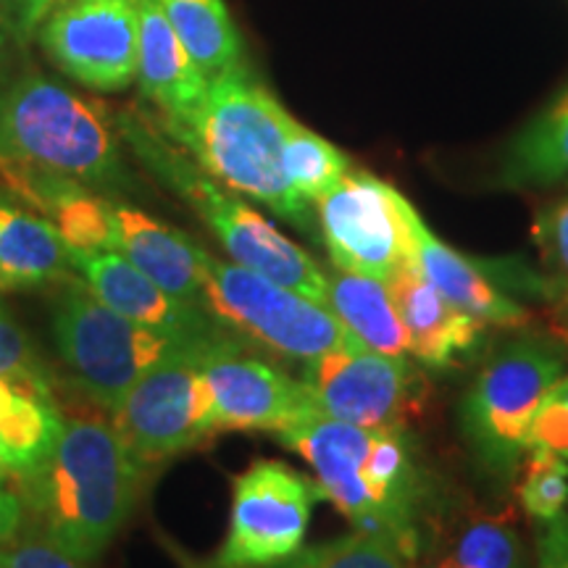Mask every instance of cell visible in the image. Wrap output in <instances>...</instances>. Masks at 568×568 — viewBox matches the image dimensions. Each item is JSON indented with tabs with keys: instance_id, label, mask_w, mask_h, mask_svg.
<instances>
[{
	"instance_id": "obj_1",
	"label": "cell",
	"mask_w": 568,
	"mask_h": 568,
	"mask_svg": "<svg viewBox=\"0 0 568 568\" xmlns=\"http://www.w3.org/2000/svg\"><path fill=\"white\" fill-rule=\"evenodd\" d=\"M155 124L219 184L311 230V203L284 174V140L293 116L245 63L211 77L193 109L159 116Z\"/></svg>"
},
{
	"instance_id": "obj_2",
	"label": "cell",
	"mask_w": 568,
	"mask_h": 568,
	"mask_svg": "<svg viewBox=\"0 0 568 568\" xmlns=\"http://www.w3.org/2000/svg\"><path fill=\"white\" fill-rule=\"evenodd\" d=\"M276 439L311 466L324 500L335 503L353 529L389 537L416 564L424 545V481L406 432L316 414Z\"/></svg>"
},
{
	"instance_id": "obj_3",
	"label": "cell",
	"mask_w": 568,
	"mask_h": 568,
	"mask_svg": "<svg viewBox=\"0 0 568 568\" xmlns=\"http://www.w3.org/2000/svg\"><path fill=\"white\" fill-rule=\"evenodd\" d=\"M142 468L101 418H63L55 447L38 471L11 479L42 529L71 556L92 564L132 514Z\"/></svg>"
},
{
	"instance_id": "obj_4",
	"label": "cell",
	"mask_w": 568,
	"mask_h": 568,
	"mask_svg": "<svg viewBox=\"0 0 568 568\" xmlns=\"http://www.w3.org/2000/svg\"><path fill=\"white\" fill-rule=\"evenodd\" d=\"M0 163L69 176L98 193L130 184L109 111L42 74L0 80Z\"/></svg>"
},
{
	"instance_id": "obj_5",
	"label": "cell",
	"mask_w": 568,
	"mask_h": 568,
	"mask_svg": "<svg viewBox=\"0 0 568 568\" xmlns=\"http://www.w3.org/2000/svg\"><path fill=\"white\" fill-rule=\"evenodd\" d=\"M119 132L138 159L201 216L234 264L324 303V268L301 245L284 237L264 213L205 174L172 138L163 134L155 119L126 113L119 122Z\"/></svg>"
},
{
	"instance_id": "obj_6",
	"label": "cell",
	"mask_w": 568,
	"mask_h": 568,
	"mask_svg": "<svg viewBox=\"0 0 568 568\" xmlns=\"http://www.w3.org/2000/svg\"><path fill=\"white\" fill-rule=\"evenodd\" d=\"M564 374V355L539 337L503 345L479 368L460 403V429L487 474L516 477L529 453L535 414Z\"/></svg>"
},
{
	"instance_id": "obj_7",
	"label": "cell",
	"mask_w": 568,
	"mask_h": 568,
	"mask_svg": "<svg viewBox=\"0 0 568 568\" xmlns=\"http://www.w3.org/2000/svg\"><path fill=\"white\" fill-rule=\"evenodd\" d=\"M205 311L237 339H247L284 361L308 364L351 345L329 305L251 268L201 255Z\"/></svg>"
},
{
	"instance_id": "obj_8",
	"label": "cell",
	"mask_w": 568,
	"mask_h": 568,
	"mask_svg": "<svg viewBox=\"0 0 568 568\" xmlns=\"http://www.w3.org/2000/svg\"><path fill=\"white\" fill-rule=\"evenodd\" d=\"M53 337L71 382L109 414L142 374L169 353L193 345L116 314L77 276L63 282L53 311Z\"/></svg>"
},
{
	"instance_id": "obj_9",
	"label": "cell",
	"mask_w": 568,
	"mask_h": 568,
	"mask_svg": "<svg viewBox=\"0 0 568 568\" xmlns=\"http://www.w3.org/2000/svg\"><path fill=\"white\" fill-rule=\"evenodd\" d=\"M205 347L213 345L169 353L134 382L111 414L113 429L142 471L193 450L219 432L213 395L201 366Z\"/></svg>"
},
{
	"instance_id": "obj_10",
	"label": "cell",
	"mask_w": 568,
	"mask_h": 568,
	"mask_svg": "<svg viewBox=\"0 0 568 568\" xmlns=\"http://www.w3.org/2000/svg\"><path fill=\"white\" fill-rule=\"evenodd\" d=\"M324 500L316 479L282 460H255L232 481L230 529L201 568H268L303 548L311 510Z\"/></svg>"
},
{
	"instance_id": "obj_11",
	"label": "cell",
	"mask_w": 568,
	"mask_h": 568,
	"mask_svg": "<svg viewBox=\"0 0 568 568\" xmlns=\"http://www.w3.org/2000/svg\"><path fill=\"white\" fill-rule=\"evenodd\" d=\"M301 382L318 414L368 429L406 432L426 406V376L408 355L345 345L303 364Z\"/></svg>"
},
{
	"instance_id": "obj_12",
	"label": "cell",
	"mask_w": 568,
	"mask_h": 568,
	"mask_svg": "<svg viewBox=\"0 0 568 568\" xmlns=\"http://www.w3.org/2000/svg\"><path fill=\"white\" fill-rule=\"evenodd\" d=\"M414 211L393 184L351 169L316 203V222L337 272L389 282L410 261Z\"/></svg>"
},
{
	"instance_id": "obj_13",
	"label": "cell",
	"mask_w": 568,
	"mask_h": 568,
	"mask_svg": "<svg viewBox=\"0 0 568 568\" xmlns=\"http://www.w3.org/2000/svg\"><path fill=\"white\" fill-rule=\"evenodd\" d=\"M38 40L69 80L119 92L138 77L140 0H63L42 19Z\"/></svg>"
},
{
	"instance_id": "obj_14",
	"label": "cell",
	"mask_w": 568,
	"mask_h": 568,
	"mask_svg": "<svg viewBox=\"0 0 568 568\" xmlns=\"http://www.w3.org/2000/svg\"><path fill=\"white\" fill-rule=\"evenodd\" d=\"M201 366L213 395L219 432L282 435L318 414L301 379L247 355L240 339L205 347Z\"/></svg>"
},
{
	"instance_id": "obj_15",
	"label": "cell",
	"mask_w": 568,
	"mask_h": 568,
	"mask_svg": "<svg viewBox=\"0 0 568 568\" xmlns=\"http://www.w3.org/2000/svg\"><path fill=\"white\" fill-rule=\"evenodd\" d=\"M71 266L95 297L142 326L182 343L216 345L237 339L209 311L176 301L119 251H69Z\"/></svg>"
},
{
	"instance_id": "obj_16",
	"label": "cell",
	"mask_w": 568,
	"mask_h": 568,
	"mask_svg": "<svg viewBox=\"0 0 568 568\" xmlns=\"http://www.w3.org/2000/svg\"><path fill=\"white\" fill-rule=\"evenodd\" d=\"M387 284L408 332V351L424 366L450 368L477 351L487 324L447 301L410 261Z\"/></svg>"
},
{
	"instance_id": "obj_17",
	"label": "cell",
	"mask_w": 568,
	"mask_h": 568,
	"mask_svg": "<svg viewBox=\"0 0 568 568\" xmlns=\"http://www.w3.org/2000/svg\"><path fill=\"white\" fill-rule=\"evenodd\" d=\"M410 264L435 284L447 301L479 318L481 324L506 326V329L529 324V311L518 305L506 290L497 287L485 266L437 240L418 211L410 216Z\"/></svg>"
},
{
	"instance_id": "obj_18",
	"label": "cell",
	"mask_w": 568,
	"mask_h": 568,
	"mask_svg": "<svg viewBox=\"0 0 568 568\" xmlns=\"http://www.w3.org/2000/svg\"><path fill=\"white\" fill-rule=\"evenodd\" d=\"M116 251L176 301L205 311L201 255L203 247L174 226L126 203H113Z\"/></svg>"
},
{
	"instance_id": "obj_19",
	"label": "cell",
	"mask_w": 568,
	"mask_h": 568,
	"mask_svg": "<svg viewBox=\"0 0 568 568\" xmlns=\"http://www.w3.org/2000/svg\"><path fill=\"white\" fill-rule=\"evenodd\" d=\"M134 80L142 95L161 111V116H176L193 109L209 88V77L197 69L155 0H140V48Z\"/></svg>"
},
{
	"instance_id": "obj_20",
	"label": "cell",
	"mask_w": 568,
	"mask_h": 568,
	"mask_svg": "<svg viewBox=\"0 0 568 568\" xmlns=\"http://www.w3.org/2000/svg\"><path fill=\"white\" fill-rule=\"evenodd\" d=\"M71 253L40 213L0 197V287L30 290L74 280Z\"/></svg>"
},
{
	"instance_id": "obj_21",
	"label": "cell",
	"mask_w": 568,
	"mask_h": 568,
	"mask_svg": "<svg viewBox=\"0 0 568 568\" xmlns=\"http://www.w3.org/2000/svg\"><path fill=\"white\" fill-rule=\"evenodd\" d=\"M324 303L355 345L385 355L410 353L408 332L387 282L366 274H326Z\"/></svg>"
},
{
	"instance_id": "obj_22",
	"label": "cell",
	"mask_w": 568,
	"mask_h": 568,
	"mask_svg": "<svg viewBox=\"0 0 568 568\" xmlns=\"http://www.w3.org/2000/svg\"><path fill=\"white\" fill-rule=\"evenodd\" d=\"M508 187H548L568 182V88L518 132L503 161Z\"/></svg>"
},
{
	"instance_id": "obj_23",
	"label": "cell",
	"mask_w": 568,
	"mask_h": 568,
	"mask_svg": "<svg viewBox=\"0 0 568 568\" xmlns=\"http://www.w3.org/2000/svg\"><path fill=\"white\" fill-rule=\"evenodd\" d=\"M205 77L243 63V40L224 0H155Z\"/></svg>"
},
{
	"instance_id": "obj_24",
	"label": "cell",
	"mask_w": 568,
	"mask_h": 568,
	"mask_svg": "<svg viewBox=\"0 0 568 568\" xmlns=\"http://www.w3.org/2000/svg\"><path fill=\"white\" fill-rule=\"evenodd\" d=\"M426 568H524L521 537L510 514H477L445 531Z\"/></svg>"
},
{
	"instance_id": "obj_25",
	"label": "cell",
	"mask_w": 568,
	"mask_h": 568,
	"mask_svg": "<svg viewBox=\"0 0 568 568\" xmlns=\"http://www.w3.org/2000/svg\"><path fill=\"white\" fill-rule=\"evenodd\" d=\"M351 169V161L339 148L293 119L284 140V174L305 203L316 205Z\"/></svg>"
},
{
	"instance_id": "obj_26",
	"label": "cell",
	"mask_w": 568,
	"mask_h": 568,
	"mask_svg": "<svg viewBox=\"0 0 568 568\" xmlns=\"http://www.w3.org/2000/svg\"><path fill=\"white\" fill-rule=\"evenodd\" d=\"M268 568H416V564L389 537L353 529L339 539L301 548Z\"/></svg>"
},
{
	"instance_id": "obj_27",
	"label": "cell",
	"mask_w": 568,
	"mask_h": 568,
	"mask_svg": "<svg viewBox=\"0 0 568 568\" xmlns=\"http://www.w3.org/2000/svg\"><path fill=\"white\" fill-rule=\"evenodd\" d=\"M518 503L539 524L556 521L568 506V464L548 447H529L518 479Z\"/></svg>"
},
{
	"instance_id": "obj_28",
	"label": "cell",
	"mask_w": 568,
	"mask_h": 568,
	"mask_svg": "<svg viewBox=\"0 0 568 568\" xmlns=\"http://www.w3.org/2000/svg\"><path fill=\"white\" fill-rule=\"evenodd\" d=\"M0 379L55 400L51 372L34 351L30 335L13 322L3 305H0Z\"/></svg>"
},
{
	"instance_id": "obj_29",
	"label": "cell",
	"mask_w": 568,
	"mask_h": 568,
	"mask_svg": "<svg viewBox=\"0 0 568 568\" xmlns=\"http://www.w3.org/2000/svg\"><path fill=\"white\" fill-rule=\"evenodd\" d=\"M0 568H90V564L63 550L24 510L0 550Z\"/></svg>"
},
{
	"instance_id": "obj_30",
	"label": "cell",
	"mask_w": 568,
	"mask_h": 568,
	"mask_svg": "<svg viewBox=\"0 0 568 568\" xmlns=\"http://www.w3.org/2000/svg\"><path fill=\"white\" fill-rule=\"evenodd\" d=\"M535 240L545 264L568 284V201H560L539 213Z\"/></svg>"
},
{
	"instance_id": "obj_31",
	"label": "cell",
	"mask_w": 568,
	"mask_h": 568,
	"mask_svg": "<svg viewBox=\"0 0 568 568\" xmlns=\"http://www.w3.org/2000/svg\"><path fill=\"white\" fill-rule=\"evenodd\" d=\"M537 568H568V516L539 524Z\"/></svg>"
},
{
	"instance_id": "obj_32",
	"label": "cell",
	"mask_w": 568,
	"mask_h": 568,
	"mask_svg": "<svg viewBox=\"0 0 568 568\" xmlns=\"http://www.w3.org/2000/svg\"><path fill=\"white\" fill-rule=\"evenodd\" d=\"M21 516H24V506H21L17 487L0 471V550H3V542L9 539L13 527L21 521Z\"/></svg>"
},
{
	"instance_id": "obj_33",
	"label": "cell",
	"mask_w": 568,
	"mask_h": 568,
	"mask_svg": "<svg viewBox=\"0 0 568 568\" xmlns=\"http://www.w3.org/2000/svg\"><path fill=\"white\" fill-rule=\"evenodd\" d=\"M63 3V0H27V9L21 13L19 27H17V40L27 42L38 34V27L42 24V19L51 13L55 6Z\"/></svg>"
},
{
	"instance_id": "obj_34",
	"label": "cell",
	"mask_w": 568,
	"mask_h": 568,
	"mask_svg": "<svg viewBox=\"0 0 568 568\" xmlns=\"http://www.w3.org/2000/svg\"><path fill=\"white\" fill-rule=\"evenodd\" d=\"M24 9L27 0H0V24H3L6 30H11L13 38H17V27Z\"/></svg>"
},
{
	"instance_id": "obj_35",
	"label": "cell",
	"mask_w": 568,
	"mask_h": 568,
	"mask_svg": "<svg viewBox=\"0 0 568 568\" xmlns=\"http://www.w3.org/2000/svg\"><path fill=\"white\" fill-rule=\"evenodd\" d=\"M19 389H21V387L11 385V382L0 379V432H3L6 422H9V416H11V408H13V403H17V395H19Z\"/></svg>"
},
{
	"instance_id": "obj_36",
	"label": "cell",
	"mask_w": 568,
	"mask_h": 568,
	"mask_svg": "<svg viewBox=\"0 0 568 568\" xmlns=\"http://www.w3.org/2000/svg\"><path fill=\"white\" fill-rule=\"evenodd\" d=\"M13 42H19L17 38H13V32L6 30V27L0 24V80L6 77V67H9V55H11Z\"/></svg>"
},
{
	"instance_id": "obj_37",
	"label": "cell",
	"mask_w": 568,
	"mask_h": 568,
	"mask_svg": "<svg viewBox=\"0 0 568 568\" xmlns=\"http://www.w3.org/2000/svg\"><path fill=\"white\" fill-rule=\"evenodd\" d=\"M550 393L552 395H556V397H560V400H564L566 403V406H568V376L564 374V376H560V379L556 382V387H552L550 389Z\"/></svg>"
}]
</instances>
